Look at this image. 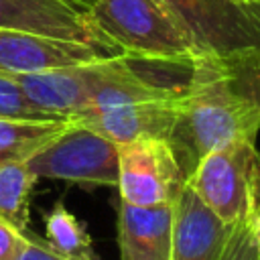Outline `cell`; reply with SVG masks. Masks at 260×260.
Masks as SVG:
<instances>
[{"instance_id":"3","label":"cell","mask_w":260,"mask_h":260,"mask_svg":"<svg viewBox=\"0 0 260 260\" xmlns=\"http://www.w3.org/2000/svg\"><path fill=\"white\" fill-rule=\"evenodd\" d=\"M187 185L228 225L260 219V152L254 142H234L205 154Z\"/></svg>"},{"instance_id":"1","label":"cell","mask_w":260,"mask_h":260,"mask_svg":"<svg viewBox=\"0 0 260 260\" xmlns=\"http://www.w3.org/2000/svg\"><path fill=\"white\" fill-rule=\"evenodd\" d=\"M260 132V49L203 53L193 63L169 144L187 179L209 152L254 142Z\"/></svg>"},{"instance_id":"2","label":"cell","mask_w":260,"mask_h":260,"mask_svg":"<svg viewBox=\"0 0 260 260\" xmlns=\"http://www.w3.org/2000/svg\"><path fill=\"white\" fill-rule=\"evenodd\" d=\"M89 16L106 39L126 55L187 61L203 49L165 0H95Z\"/></svg>"},{"instance_id":"14","label":"cell","mask_w":260,"mask_h":260,"mask_svg":"<svg viewBox=\"0 0 260 260\" xmlns=\"http://www.w3.org/2000/svg\"><path fill=\"white\" fill-rule=\"evenodd\" d=\"M45 240L55 252L71 260H98L85 225L63 201H57L51 211L45 213Z\"/></svg>"},{"instance_id":"16","label":"cell","mask_w":260,"mask_h":260,"mask_svg":"<svg viewBox=\"0 0 260 260\" xmlns=\"http://www.w3.org/2000/svg\"><path fill=\"white\" fill-rule=\"evenodd\" d=\"M0 118L4 120H45L37 110L28 106L18 85L6 73H0Z\"/></svg>"},{"instance_id":"15","label":"cell","mask_w":260,"mask_h":260,"mask_svg":"<svg viewBox=\"0 0 260 260\" xmlns=\"http://www.w3.org/2000/svg\"><path fill=\"white\" fill-rule=\"evenodd\" d=\"M37 181L26 162L0 167V217L18 232L28 230V203Z\"/></svg>"},{"instance_id":"12","label":"cell","mask_w":260,"mask_h":260,"mask_svg":"<svg viewBox=\"0 0 260 260\" xmlns=\"http://www.w3.org/2000/svg\"><path fill=\"white\" fill-rule=\"evenodd\" d=\"M173 205L138 207L120 201L118 207L120 260H171Z\"/></svg>"},{"instance_id":"6","label":"cell","mask_w":260,"mask_h":260,"mask_svg":"<svg viewBox=\"0 0 260 260\" xmlns=\"http://www.w3.org/2000/svg\"><path fill=\"white\" fill-rule=\"evenodd\" d=\"M187 24L203 53L260 49V4L246 0H165Z\"/></svg>"},{"instance_id":"10","label":"cell","mask_w":260,"mask_h":260,"mask_svg":"<svg viewBox=\"0 0 260 260\" xmlns=\"http://www.w3.org/2000/svg\"><path fill=\"white\" fill-rule=\"evenodd\" d=\"M95 63L98 61L37 73L6 75L18 85L28 106L45 120H71L87 104L95 79Z\"/></svg>"},{"instance_id":"4","label":"cell","mask_w":260,"mask_h":260,"mask_svg":"<svg viewBox=\"0 0 260 260\" xmlns=\"http://www.w3.org/2000/svg\"><path fill=\"white\" fill-rule=\"evenodd\" d=\"M37 179H59L79 185H118V144L69 122L43 150L26 160Z\"/></svg>"},{"instance_id":"8","label":"cell","mask_w":260,"mask_h":260,"mask_svg":"<svg viewBox=\"0 0 260 260\" xmlns=\"http://www.w3.org/2000/svg\"><path fill=\"white\" fill-rule=\"evenodd\" d=\"M0 28L118 49L93 24L89 8L75 0H0Z\"/></svg>"},{"instance_id":"19","label":"cell","mask_w":260,"mask_h":260,"mask_svg":"<svg viewBox=\"0 0 260 260\" xmlns=\"http://www.w3.org/2000/svg\"><path fill=\"white\" fill-rule=\"evenodd\" d=\"M18 260H71V258L55 252L47 244L45 238H41V236H37V234H32L28 230L26 232V246H24V250H22Z\"/></svg>"},{"instance_id":"11","label":"cell","mask_w":260,"mask_h":260,"mask_svg":"<svg viewBox=\"0 0 260 260\" xmlns=\"http://www.w3.org/2000/svg\"><path fill=\"white\" fill-rule=\"evenodd\" d=\"M232 225L223 223L185 185L173 205L171 260H221Z\"/></svg>"},{"instance_id":"20","label":"cell","mask_w":260,"mask_h":260,"mask_svg":"<svg viewBox=\"0 0 260 260\" xmlns=\"http://www.w3.org/2000/svg\"><path fill=\"white\" fill-rule=\"evenodd\" d=\"M252 234H254V242H256V248L260 252V219H256L252 223Z\"/></svg>"},{"instance_id":"17","label":"cell","mask_w":260,"mask_h":260,"mask_svg":"<svg viewBox=\"0 0 260 260\" xmlns=\"http://www.w3.org/2000/svg\"><path fill=\"white\" fill-rule=\"evenodd\" d=\"M252 223L240 221L232 225L221 260H260V252L256 248L254 234H252Z\"/></svg>"},{"instance_id":"18","label":"cell","mask_w":260,"mask_h":260,"mask_svg":"<svg viewBox=\"0 0 260 260\" xmlns=\"http://www.w3.org/2000/svg\"><path fill=\"white\" fill-rule=\"evenodd\" d=\"M28 232V230H26ZM26 232H18L0 217V260H18L26 246Z\"/></svg>"},{"instance_id":"13","label":"cell","mask_w":260,"mask_h":260,"mask_svg":"<svg viewBox=\"0 0 260 260\" xmlns=\"http://www.w3.org/2000/svg\"><path fill=\"white\" fill-rule=\"evenodd\" d=\"M69 120H4L0 118V167L26 162L57 138Z\"/></svg>"},{"instance_id":"5","label":"cell","mask_w":260,"mask_h":260,"mask_svg":"<svg viewBox=\"0 0 260 260\" xmlns=\"http://www.w3.org/2000/svg\"><path fill=\"white\" fill-rule=\"evenodd\" d=\"M187 185L175 150L162 138L118 144L120 201L138 207L173 205Z\"/></svg>"},{"instance_id":"21","label":"cell","mask_w":260,"mask_h":260,"mask_svg":"<svg viewBox=\"0 0 260 260\" xmlns=\"http://www.w3.org/2000/svg\"><path fill=\"white\" fill-rule=\"evenodd\" d=\"M75 2H77V4H81V6H85V8H89L95 0H75Z\"/></svg>"},{"instance_id":"22","label":"cell","mask_w":260,"mask_h":260,"mask_svg":"<svg viewBox=\"0 0 260 260\" xmlns=\"http://www.w3.org/2000/svg\"><path fill=\"white\" fill-rule=\"evenodd\" d=\"M246 2H252V4H260V0H246Z\"/></svg>"},{"instance_id":"9","label":"cell","mask_w":260,"mask_h":260,"mask_svg":"<svg viewBox=\"0 0 260 260\" xmlns=\"http://www.w3.org/2000/svg\"><path fill=\"white\" fill-rule=\"evenodd\" d=\"M183 93L165 100L136 102V104L104 108V110H85L75 114L69 122L83 126L108 138L114 144H128L144 138L169 140V134L181 110Z\"/></svg>"},{"instance_id":"7","label":"cell","mask_w":260,"mask_h":260,"mask_svg":"<svg viewBox=\"0 0 260 260\" xmlns=\"http://www.w3.org/2000/svg\"><path fill=\"white\" fill-rule=\"evenodd\" d=\"M126 55L118 49L0 28V73H37Z\"/></svg>"}]
</instances>
